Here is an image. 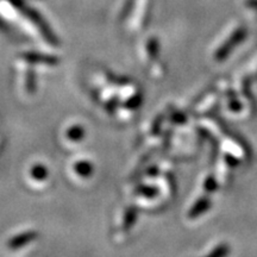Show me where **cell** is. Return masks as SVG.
Wrapping results in <instances>:
<instances>
[{
    "mask_svg": "<svg viewBox=\"0 0 257 257\" xmlns=\"http://www.w3.org/2000/svg\"><path fill=\"white\" fill-rule=\"evenodd\" d=\"M11 3L16 6V8L21 10V11L23 12V15L27 16V17L30 19L32 23L36 25L38 29H40L42 36L44 37V40H46L48 43L53 44V46H57V44H59V40H57L55 35H54V32L50 30L49 25H48L46 22H44V19L42 18L41 16L37 14V12L32 11L31 9L25 8V6L22 4L19 0H11Z\"/></svg>",
    "mask_w": 257,
    "mask_h": 257,
    "instance_id": "obj_1",
    "label": "cell"
},
{
    "mask_svg": "<svg viewBox=\"0 0 257 257\" xmlns=\"http://www.w3.org/2000/svg\"><path fill=\"white\" fill-rule=\"evenodd\" d=\"M22 57L25 61L30 63H47V64H57L60 62L56 56L47 55V54L42 53H35V51H30V53H24Z\"/></svg>",
    "mask_w": 257,
    "mask_h": 257,
    "instance_id": "obj_2",
    "label": "cell"
},
{
    "mask_svg": "<svg viewBox=\"0 0 257 257\" xmlns=\"http://www.w3.org/2000/svg\"><path fill=\"white\" fill-rule=\"evenodd\" d=\"M37 232H35V231H29V232H23L21 234H17V236L14 237L9 242V246L11 249H18L21 248V246L25 245V244L32 242V240H35L37 238Z\"/></svg>",
    "mask_w": 257,
    "mask_h": 257,
    "instance_id": "obj_3",
    "label": "cell"
},
{
    "mask_svg": "<svg viewBox=\"0 0 257 257\" xmlns=\"http://www.w3.org/2000/svg\"><path fill=\"white\" fill-rule=\"evenodd\" d=\"M208 206H210V201H208V199H206V198L200 199V200H199L197 204L193 206L191 212H189V217L191 218L198 217L199 214L204 213V212L207 210Z\"/></svg>",
    "mask_w": 257,
    "mask_h": 257,
    "instance_id": "obj_4",
    "label": "cell"
},
{
    "mask_svg": "<svg viewBox=\"0 0 257 257\" xmlns=\"http://www.w3.org/2000/svg\"><path fill=\"white\" fill-rule=\"evenodd\" d=\"M75 170L79 175L83 176V178H88L93 173V167L87 161H81L75 165Z\"/></svg>",
    "mask_w": 257,
    "mask_h": 257,
    "instance_id": "obj_5",
    "label": "cell"
},
{
    "mask_svg": "<svg viewBox=\"0 0 257 257\" xmlns=\"http://www.w3.org/2000/svg\"><path fill=\"white\" fill-rule=\"evenodd\" d=\"M67 136H68L70 141H80L82 140L83 136H85V131H83V128L81 126L76 125V126L69 128L68 133H67Z\"/></svg>",
    "mask_w": 257,
    "mask_h": 257,
    "instance_id": "obj_6",
    "label": "cell"
},
{
    "mask_svg": "<svg viewBox=\"0 0 257 257\" xmlns=\"http://www.w3.org/2000/svg\"><path fill=\"white\" fill-rule=\"evenodd\" d=\"M31 175L32 178L38 180V181H41V180H44L47 178L48 175V172L46 169V167H43L42 165H37L35 166L34 168L31 170Z\"/></svg>",
    "mask_w": 257,
    "mask_h": 257,
    "instance_id": "obj_7",
    "label": "cell"
},
{
    "mask_svg": "<svg viewBox=\"0 0 257 257\" xmlns=\"http://www.w3.org/2000/svg\"><path fill=\"white\" fill-rule=\"evenodd\" d=\"M126 219H125V224H124V229L128 230V227L131 225L135 224L136 221V208H128V211L126 212Z\"/></svg>",
    "mask_w": 257,
    "mask_h": 257,
    "instance_id": "obj_8",
    "label": "cell"
},
{
    "mask_svg": "<svg viewBox=\"0 0 257 257\" xmlns=\"http://www.w3.org/2000/svg\"><path fill=\"white\" fill-rule=\"evenodd\" d=\"M148 51H149L150 56L155 57L157 55V51H159V44H157V41L155 40V38L150 40L149 44H148Z\"/></svg>",
    "mask_w": 257,
    "mask_h": 257,
    "instance_id": "obj_9",
    "label": "cell"
},
{
    "mask_svg": "<svg viewBox=\"0 0 257 257\" xmlns=\"http://www.w3.org/2000/svg\"><path fill=\"white\" fill-rule=\"evenodd\" d=\"M138 193H141V194L143 195H147V197H155L157 194V189L153 187H142L140 188V192Z\"/></svg>",
    "mask_w": 257,
    "mask_h": 257,
    "instance_id": "obj_10",
    "label": "cell"
},
{
    "mask_svg": "<svg viewBox=\"0 0 257 257\" xmlns=\"http://www.w3.org/2000/svg\"><path fill=\"white\" fill-rule=\"evenodd\" d=\"M141 101H142V96L138 94L136 96H134L133 99H130V100L126 102V107H128V108L137 107V106L141 104Z\"/></svg>",
    "mask_w": 257,
    "mask_h": 257,
    "instance_id": "obj_11",
    "label": "cell"
},
{
    "mask_svg": "<svg viewBox=\"0 0 257 257\" xmlns=\"http://www.w3.org/2000/svg\"><path fill=\"white\" fill-rule=\"evenodd\" d=\"M27 88H28V91H30V92H32L35 89V74H34V72H31V70L28 73Z\"/></svg>",
    "mask_w": 257,
    "mask_h": 257,
    "instance_id": "obj_12",
    "label": "cell"
}]
</instances>
